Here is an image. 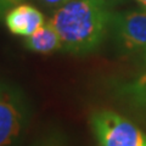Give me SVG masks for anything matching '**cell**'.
<instances>
[{
    "label": "cell",
    "instance_id": "obj_1",
    "mask_svg": "<svg viewBox=\"0 0 146 146\" xmlns=\"http://www.w3.org/2000/svg\"><path fill=\"white\" fill-rule=\"evenodd\" d=\"M112 16L110 0H73L56 9L49 21L60 35L63 51L82 55L101 44Z\"/></svg>",
    "mask_w": 146,
    "mask_h": 146
},
{
    "label": "cell",
    "instance_id": "obj_2",
    "mask_svg": "<svg viewBox=\"0 0 146 146\" xmlns=\"http://www.w3.org/2000/svg\"><path fill=\"white\" fill-rule=\"evenodd\" d=\"M31 121V106L25 94L0 82V146H17Z\"/></svg>",
    "mask_w": 146,
    "mask_h": 146
},
{
    "label": "cell",
    "instance_id": "obj_3",
    "mask_svg": "<svg viewBox=\"0 0 146 146\" xmlns=\"http://www.w3.org/2000/svg\"><path fill=\"white\" fill-rule=\"evenodd\" d=\"M98 146H146V133L124 116L100 110L90 117Z\"/></svg>",
    "mask_w": 146,
    "mask_h": 146
},
{
    "label": "cell",
    "instance_id": "obj_4",
    "mask_svg": "<svg viewBox=\"0 0 146 146\" xmlns=\"http://www.w3.org/2000/svg\"><path fill=\"white\" fill-rule=\"evenodd\" d=\"M110 28L124 50L140 54L146 51V10L113 13Z\"/></svg>",
    "mask_w": 146,
    "mask_h": 146
},
{
    "label": "cell",
    "instance_id": "obj_5",
    "mask_svg": "<svg viewBox=\"0 0 146 146\" xmlns=\"http://www.w3.org/2000/svg\"><path fill=\"white\" fill-rule=\"evenodd\" d=\"M7 29L15 35L29 36L35 33L45 22L43 12L29 4H20L4 16Z\"/></svg>",
    "mask_w": 146,
    "mask_h": 146
},
{
    "label": "cell",
    "instance_id": "obj_6",
    "mask_svg": "<svg viewBox=\"0 0 146 146\" xmlns=\"http://www.w3.org/2000/svg\"><path fill=\"white\" fill-rule=\"evenodd\" d=\"M25 46L33 52L51 54L62 50V42L54 25L50 21H46L35 33L26 36Z\"/></svg>",
    "mask_w": 146,
    "mask_h": 146
},
{
    "label": "cell",
    "instance_id": "obj_7",
    "mask_svg": "<svg viewBox=\"0 0 146 146\" xmlns=\"http://www.w3.org/2000/svg\"><path fill=\"white\" fill-rule=\"evenodd\" d=\"M123 93L130 99L134 105L146 110V72L139 76L131 83L123 86Z\"/></svg>",
    "mask_w": 146,
    "mask_h": 146
},
{
    "label": "cell",
    "instance_id": "obj_8",
    "mask_svg": "<svg viewBox=\"0 0 146 146\" xmlns=\"http://www.w3.org/2000/svg\"><path fill=\"white\" fill-rule=\"evenodd\" d=\"M29 146H68V141L61 129L49 128L43 131Z\"/></svg>",
    "mask_w": 146,
    "mask_h": 146
},
{
    "label": "cell",
    "instance_id": "obj_9",
    "mask_svg": "<svg viewBox=\"0 0 146 146\" xmlns=\"http://www.w3.org/2000/svg\"><path fill=\"white\" fill-rule=\"evenodd\" d=\"M23 1V0H0V18L6 15L7 11H10L12 7H15L17 5Z\"/></svg>",
    "mask_w": 146,
    "mask_h": 146
},
{
    "label": "cell",
    "instance_id": "obj_10",
    "mask_svg": "<svg viewBox=\"0 0 146 146\" xmlns=\"http://www.w3.org/2000/svg\"><path fill=\"white\" fill-rule=\"evenodd\" d=\"M43 5L48 6V7H54V9H58L63 5H66L67 3L73 1V0H39Z\"/></svg>",
    "mask_w": 146,
    "mask_h": 146
},
{
    "label": "cell",
    "instance_id": "obj_11",
    "mask_svg": "<svg viewBox=\"0 0 146 146\" xmlns=\"http://www.w3.org/2000/svg\"><path fill=\"white\" fill-rule=\"evenodd\" d=\"M135 1L138 3L139 5L144 9V10H146V0H135Z\"/></svg>",
    "mask_w": 146,
    "mask_h": 146
},
{
    "label": "cell",
    "instance_id": "obj_12",
    "mask_svg": "<svg viewBox=\"0 0 146 146\" xmlns=\"http://www.w3.org/2000/svg\"><path fill=\"white\" fill-rule=\"evenodd\" d=\"M141 61H143V63H144V66L146 67V51H144V52H141Z\"/></svg>",
    "mask_w": 146,
    "mask_h": 146
}]
</instances>
